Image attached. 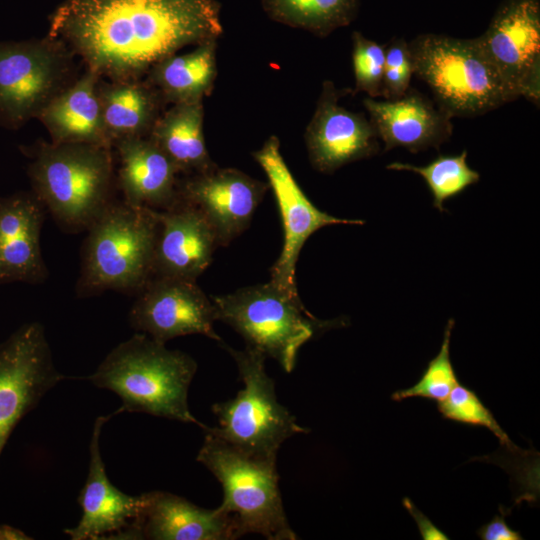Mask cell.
I'll return each mask as SVG.
<instances>
[{"mask_svg": "<svg viewBox=\"0 0 540 540\" xmlns=\"http://www.w3.org/2000/svg\"><path fill=\"white\" fill-rule=\"evenodd\" d=\"M217 0H64L48 36L109 80L141 79L159 61L223 33Z\"/></svg>", "mask_w": 540, "mask_h": 540, "instance_id": "obj_1", "label": "cell"}, {"mask_svg": "<svg viewBox=\"0 0 540 540\" xmlns=\"http://www.w3.org/2000/svg\"><path fill=\"white\" fill-rule=\"evenodd\" d=\"M196 371L190 355L139 332L112 349L86 379L119 396L122 405L114 415L141 412L203 428L188 405Z\"/></svg>", "mask_w": 540, "mask_h": 540, "instance_id": "obj_2", "label": "cell"}, {"mask_svg": "<svg viewBox=\"0 0 540 540\" xmlns=\"http://www.w3.org/2000/svg\"><path fill=\"white\" fill-rule=\"evenodd\" d=\"M111 149L53 142L26 149L32 158L27 169L32 192L66 231L87 230L113 200Z\"/></svg>", "mask_w": 540, "mask_h": 540, "instance_id": "obj_3", "label": "cell"}, {"mask_svg": "<svg viewBox=\"0 0 540 540\" xmlns=\"http://www.w3.org/2000/svg\"><path fill=\"white\" fill-rule=\"evenodd\" d=\"M158 211L112 200L88 227L77 294L139 292L153 276Z\"/></svg>", "mask_w": 540, "mask_h": 540, "instance_id": "obj_4", "label": "cell"}, {"mask_svg": "<svg viewBox=\"0 0 540 540\" xmlns=\"http://www.w3.org/2000/svg\"><path fill=\"white\" fill-rule=\"evenodd\" d=\"M414 75L451 117L485 114L517 98L474 39L422 34L408 43Z\"/></svg>", "mask_w": 540, "mask_h": 540, "instance_id": "obj_5", "label": "cell"}, {"mask_svg": "<svg viewBox=\"0 0 540 540\" xmlns=\"http://www.w3.org/2000/svg\"><path fill=\"white\" fill-rule=\"evenodd\" d=\"M196 460L220 482L217 509L234 518L237 538L255 533L268 540L297 539L283 507L276 458L248 455L205 432Z\"/></svg>", "mask_w": 540, "mask_h": 540, "instance_id": "obj_6", "label": "cell"}, {"mask_svg": "<svg viewBox=\"0 0 540 540\" xmlns=\"http://www.w3.org/2000/svg\"><path fill=\"white\" fill-rule=\"evenodd\" d=\"M220 344L234 359L244 387L234 398L212 405L218 426L202 429L248 455L277 459L285 440L309 430L278 402L263 353L247 345L236 350Z\"/></svg>", "mask_w": 540, "mask_h": 540, "instance_id": "obj_7", "label": "cell"}, {"mask_svg": "<svg viewBox=\"0 0 540 540\" xmlns=\"http://www.w3.org/2000/svg\"><path fill=\"white\" fill-rule=\"evenodd\" d=\"M216 318L239 333L247 343L276 360L290 373L299 349L319 329L335 322L320 321L295 299L272 283L243 287L212 296Z\"/></svg>", "mask_w": 540, "mask_h": 540, "instance_id": "obj_8", "label": "cell"}, {"mask_svg": "<svg viewBox=\"0 0 540 540\" xmlns=\"http://www.w3.org/2000/svg\"><path fill=\"white\" fill-rule=\"evenodd\" d=\"M75 55L46 36L0 42V124L17 129L37 118L46 105L78 77Z\"/></svg>", "mask_w": 540, "mask_h": 540, "instance_id": "obj_9", "label": "cell"}, {"mask_svg": "<svg viewBox=\"0 0 540 540\" xmlns=\"http://www.w3.org/2000/svg\"><path fill=\"white\" fill-rule=\"evenodd\" d=\"M66 378L54 365L41 323H26L0 343V456L21 419Z\"/></svg>", "mask_w": 540, "mask_h": 540, "instance_id": "obj_10", "label": "cell"}, {"mask_svg": "<svg viewBox=\"0 0 540 540\" xmlns=\"http://www.w3.org/2000/svg\"><path fill=\"white\" fill-rule=\"evenodd\" d=\"M475 41L517 98L521 96L538 105L540 1L504 0L486 31Z\"/></svg>", "mask_w": 540, "mask_h": 540, "instance_id": "obj_11", "label": "cell"}, {"mask_svg": "<svg viewBox=\"0 0 540 540\" xmlns=\"http://www.w3.org/2000/svg\"><path fill=\"white\" fill-rule=\"evenodd\" d=\"M264 170L274 193L282 219L284 243L280 256L271 267L270 283L288 296L299 299L296 263L306 240L322 227L334 224H364L363 220L343 219L318 209L300 188L280 152L275 136L268 138L253 154Z\"/></svg>", "mask_w": 540, "mask_h": 540, "instance_id": "obj_12", "label": "cell"}, {"mask_svg": "<svg viewBox=\"0 0 540 540\" xmlns=\"http://www.w3.org/2000/svg\"><path fill=\"white\" fill-rule=\"evenodd\" d=\"M216 320L212 300L195 280L167 276H153L138 292L129 312L133 329L164 344L192 334L220 343L214 330Z\"/></svg>", "mask_w": 540, "mask_h": 540, "instance_id": "obj_13", "label": "cell"}, {"mask_svg": "<svg viewBox=\"0 0 540 540\" xmlns=\"http://www.w3.org/2000/svg\"><path fill=\"white\" fill-rule=\"evenodd\" d=\"M267 188L240 170L216 165L178 181L179 199L204 215L219 246H227L249 226Z\"/></svg>", "mask_w": 540, "mask_h": 540, "instance_id": "obj_14", "label": "cell"}, {"mask_svg": "<svg viewBox=\"0 0 540 540\" xmlns=\"http://www.w3.org/2000/svg\"><path fill=\"white\" fill-rule=\"evenodd\" d=\"M378 135L370 120L339 104V91L326 81L305 131L311 164L332 173L348 163L368 158L379 150Z\"/></svg>", "mask_w": 540, "mask_h": 540, "instance_id": "obj_15", "label": "cell"}, {"mask_svg": "<svg viewBox=\"0 0 540 540\" xmlns=\"http://www.w3.org/2000/svg\"><path fill=\"white\" fill-rule=\"evenodd\" d=\"M113 415L98 416L94 422L88 476L77 498L82 516L75 527L64 530L72 540L114 539L140 516L145 504L144 493L138 496L123 493L106 474L100 436L104 424Z\"/></svg>", "mask_w": 540, "mask_h": 540, "instance_id": "obj_16", "label": "cell"}, {"mask_svg": "<svg viewBox=\"0 0 540 540\" xmlns=\"http://www.w3.org/2000/svg\"><path fill=\"white\" fill-rule=\"evenodd\" d=\"M140 516L115 539L232 540L237 539L234 518L217 508H201L166 492H145Z\"/></svg>", "mask_w": 540, "mask_h": 540, "instance_id": "obj_17", "label": "cell"}, {"mask_svg": "<svg viewBox=\"0 0 540 540\" xmlns=\"http://www.w3.org/2000/svg\"><path fill=\"white\" fill-rule=\"evenodd\" d=\"M217 246L215 233L204 215L179 199L169 209L158 211L153 276L196 281L210 265Z\"/></svg>", "mask_w": 540, "mask_h": 540, "instance_id": "obj_18", "label": "cell"}, {"mask_svg": "<svg viewBox=\"0 0 540 540\" xmlns=\"http://www.w3.org/2000/svg\"><path fill=\"white\" fill-rule=\"evenodd\" d=\"M46 211L33 192L0 196V284L47 278L40 247Z\"/></svg>", "mask_w": 540, "mask_h": 540, "instance_id": "obj_19", "label": "cell"}, {"mask_svg": "<svg viewBox=\"0 0 540 540\" xmlns=\"http://www.w3.org/2000/svg\"><path fill=\"white\" fill-rule=\"evenodd\" d=\"M370 122L385 150L396 147L411 152L438 148L452 134L451 116L418 91L409 90L393 100L364 99Z\"/></svg>", "mask_w": 540, "mask_h": 540, "instance_id": "obj_20", "label": "cell"}, {"mask_svg": "<svg viewBox=\"0 0 540 540\" xmlns=\"http://www.w3.org/2000/svg\"><path fill=\"white\" fill-rule=\"evenodd\" d=\"M113 146L120 160L118 184L124 201L157 211L179 201V172L149 137L121 139Z\"/></svg>", "mask_w": 540, "mask_h": 540, "instance_id": "obj_21", "label": "cell"}, {"mask_svg": "<svg viewBox=\"0 0 540 540\" xmlns=\"http://www.w3.org/2000/svg\"><path fill=\"white\" fill-rule=\"evenodd\" d=\"M100 76L86 68L38 115L53 143H84L112 148L107 136L97 84Z\"/></svg>", "mask_w": 540, "mask_h": 540, "instance_id": "obj_22", "label": "cell"}, {"mask_svg": "<svg viewBox=\"0 0 540 540\" xmlns=\"http://www.w3.org/2000/svg\"><path fill=\"white\" fill-rule=\"evenodd\" d=\"M97 92L112 146L121 139L148 137L166 104L146 79L106 80L100 77Z\"/></svg>", "mask_w": 540, "mask_h": 540, "instance_id": "obj_23", "label": "cell"}, {"mask_svg": "<svg viewBox=\"0 0 540 540\" xmlns=\"http://www.w3.org/2000/svg\"><path fill=\"white\" fill-rule=\"evenodd\" d=\"M202 101L173 104L160 115L148 136L179 173H198L215 165L205 144Z\"/></svg>", "mask_w": 540, "mask_h": 540, "instance_id": "obj_24", "label": "cell"}, {"mask_svg": "<svg viewBox=\"0 0 540 540\" xmlns=\"http://www.w3.org/2000/svg\"><path fill=\"white\" fill-rule=\"evenodd\" d=\"M216 41L200 43L185 54L170 55L148 71L146 80L166 104L203 100L211 91L217 74Z\"/></svg>", "mask_w": 540, "mask_h": 540, "instance_id": "obj_25", "label": "cell"}, {"mask_svg": "<svg viewBox=\"0 0 540 540\" xmlns=\"http://www.w3.org/2000/svg\"><path fill=\"white\" fill-rule=\"evenodd\" d=\"M274 21L327 36L355 17L358 0H261Z\"/></svg>", "mask_w": 540, "mask_h": 540, "instance_id": "obj_26", "label": "cell"}, {"mask_svg": "<svg viewBox=\"0 0 540 540\" xmlns=\"http://www.w3.org/2000/svg\"><path fill=\"white\" fill-rule=\"evenodd\" d=\"M386 168L396 171H410L420 175L425 180L433 197V206L440 212L445 211L444 202L446 200L459 195L480 179V174L470 168L467 163L466 150L458 155H439L424 166L392 162Z\"/></svg>", "mask_w": 540, "mask_h": 540, "instance_id": "obj_27", "label": "cell"}, {"mask_svg": "<svg viewBox=\"0 0 540 540\" xmlns=\"http://www.w3.org/2000/svg\"><path fill=\"white\" fill-rule=\"evenodd\" d=\"M454 320H448L444 330L443 341L438 354L429 361L420 379L411 387L392 394L394 401L420 397L441 402L459 384L456 372L450 359V338Z\"/></svg>", "mask_w": 540, "mask_h": 540, "instance_id": "obj_28", "label": "cell"}, {"mask_svg": "<svg viewBox=\"0 0 540 540\" xmlns=\"http://www.w3.org/2000/svg\"><path fill=\"white\" fill-rule=\"evenodd\" d=\"M437 407L443 418L465 425L487 428L509 450H518L477 394L460 383L453 388L447 398L438 402Z\"/></svg>", "mask_w": 540, "mask_h": 540, "instance_id": "obj_29", "label": "cell"}, {"mask_svg": "<svg viewBox=\"0 0 540 540\" xmlns=\"http://www.w3.org/2000/svg\"><path fill=\"white\" fill-rule=\"evenodd\" d=\"M352 63L356 91L365 92L372 98L381 96L385 45L364 37L360 32H354Z\"/></svg>", "mask_w": 540, "mask_h": 540, "instance_id": "obj_30", "label": "cell"}, {"mask_svg": "<svg viewBox=\"0 0 540 540\" xmlns=\"http://www.w3.org/2000/svg\"><path fill=\"white\" fill-rule=\"evenodd\" d=\"M414 67L409 44L402 38L385 45V63L381 96L393 100L403 96L410 88Z\"/></svg>", "mask_w": 540, "mask_h": 540, "instance_id": "obj_31", "label": "cell"}, {"mask_svg": "<svg viewBox=\"0 0 540 540\" xmlns=\"http://www.w3.org/2000/svg\"><path fill=\"white\" fill-rule=\"evenodd\" d=\"M482 540H521V534L509 527L503 515H496L477 531Z\"/></svg>", "mask_w": 540, "mask_h": 540, "instance_id": "obj_32", "label": "cell"}, {"mask_svg": "<svg viewBox=\"0 0 540 540\" xmlns=\"http://www.w3.org/2000/svg\"><path fill=\"white\" fill-rule=\"evenodd\" d=\"M403 505L416 522L423 540H447L448 535L435 526L409 498L403 499Z\"/></svg>", "mask_w": 540, "mask_h": 540, "instance_id": "obj_33", "label": "cell"}, {"mask_svg": "<svg viewBox=\"0 0 540 540\" xmlns=\"http://www.w3.org/2000/svg\"><path fill=\"white\" fill-rule=\"evenodd\" d=\"M32 539L22 530L9 525H0V540H28Z\"/></svg>", "mask_w": 540, "mask_h": 540, "instance_id": "obj_34", "label": "cell"}]
</instances>
